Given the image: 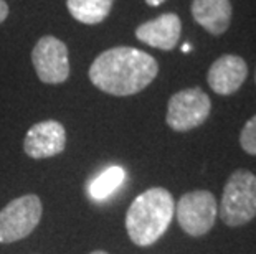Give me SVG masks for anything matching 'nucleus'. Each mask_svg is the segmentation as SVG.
<instances>
[{
    "label": "nucleus",
    "instance_id": "f257e3e1",
    "mask_svg": "<svg viewBox=\"0 0 256 254\" xmlns=\"http://www.w3.org/2000/svg\"><path fill=\"white\" fill-rule=\"evenodd\" d=\"M159 64L149 53L132 46H114L98 55L88 69L90 81L106 94L132 96L157 78Z\"/></svg>",
    "mask_w": 256,
    "mask_h": 254
},
{
    "label": "nucleus",
    "instance_id": "f03ea898",
    "mask_svg": "<svg viewBox=\"0 0 256 254\" xmlns=\"http://www.w3.org/2000/svg\"><path fill=\"white\" fill-rule=\"evenodd\" d=\"M174 197L162 187H154L130 203L126 215L129 240L138 246H150L159 241L174 218Z\"/></svg>",
    "mask_w": 256,
    "mask_h": 254
},
{
    "label": "nucleus",
    "instance_id": "7ed1b4c3",
    "mask_svg": "<svg viewBox=\"0 0 256 254\" xmlns=\"http://www.w3.org/2000/svg\"><path fill=\"white\" fill-rule=\"evenodd\" d=\"M256 216V175L238 169L225 183L220 202V218L230 228L246 225Z\"/></svg>",
    "mask_w": 256,
    "mask_h": 254
},
{
    "label": "nucleus",
    "instance_id": "20e7f679",
    "mask_svg": "<svg viewBox=\"0 0 256 254\" xmlns=\"http://www.w3.org/2000/svg\"><path fill=\"white\" fill-rule=\"evenodd\" d=\"M42 213V200L32 193L7 203L0 210V243L10 245L32 235L40 223Z\"/></svg>",
    "mask_w": 256,
    "mask_h": 254
},
{
    "label": "nucleus",
    "instance_id": "39448f33",
    "mask_svg": "<svg viewBox=\"0 0 256 254\" xmlns=\"http://www.w3.org/2000/svg\"><path fill=\"white\" fill-rule=\"evenodd\" d=\"M212 101L200 88H187L170 96L167 104V126L176 132H187L202 126L210 116Z\"/></svg>",
    "mask_w": 256,
    "mask_h": 254
},
{
    "label": "nucleus",
    "instance_id": "423d86ee",
    "mask_svg": "<svg viewBox=\"0 0 256 254\" xmlns=\"http://www.w3.org/2000/svg\"><path fill=\"white\" fill-rule=\"evenodd\" d=\"M177 221L190 236H204L214 228L218 205L208 190H194L182 195L176 207Z\"/></svg>",
    "mask_w": 256,
    "mask_h": 254
},
{
    "label": "nucleus",
    "instance_id": "0eeeda50",
    "mask_svg": "<svg viewBox=\"0 0 256 254\" xmlns=\"http://www.w3.org/2000/svg\"><path fill=\"white\" fill-rule=\"evenodd\" d=\"M32 63L38 79L45 84H62L70 78L68 46L56 36L45 35L35 43Z\"/></svg>",
    "mask_w": 256,
    "mask_h": 254
},
{
    "label": "nucleus",
    "instance_id": "6e6552de",
    "mask_svg": "<svg viewBox=\"0 0 256 254\" xmlns=\"http://www.w3.org/2000/svg\"><path fill=\"white\" fill-rule=\"evenodd\" d=\"M66 147V131L53 119L34 124L24 139V150L32 159H50Z\"/></svg>",
    "mask_w": 256,
    "mask_h": 254
},
{
    "label": "nucleus",
    "instance_id": "1a4fd4ad",
    "mask_svg": "<svg viewBox=\"0 0 256 254\" xmlns=\"http://www.w3.org/2000/svg\"><path fill=\"white\" fill-rule=\"evenodd\" d=\"M182 33V20L177 13H162L160 17L140 23L136 28V38L152 48L172 51Z\"/></svg>",
    "mask_w": 256,
    "mask_h": 254
},
{
    "label": "nucleus",
    "instance_id": "9d476101",
    "mask_svg": "<svg viewBox=\"0 0 256 254\" xmlns=\"http://www.w3.org/2000/svg\"><path fill=\"white\" fill-rule=\"evenodd\" d=\"M248 76L246 61L238 55H223L212 63L206 81L212 91L220 96H230L242 88Z\"/></svg>",
    "mask_w": 256,
    "mask_h": 254
},
{
    "label": "nucleus",
    "instance_id": "9b49d317",
    "mask_svg": "<svg viewBox=\"0 0 256 254\" xmlns=\"http://www.w3.org/2000/svg\"><path fill=\"white\" fill-rule=\"evenodd\" d=\"M190 12L202 28L210 35L218 36L230 26L233 8L230 0H194Z\"/></svg>",
    "mask_w": 256,
    "mask_h": 254
},
{
    "label": "nucleus",
    "instance_id": "f8f14e48",
    "mask_svg": "<svg viewBox=\"0 0 256 254\" xmlns=\"http://www.w3.org/2000/svg\"><path fill=\"white\" fill-rule=\"evenodd\" d=\"M114 0H66L70 15L83 25H98L111 13Z\"/></svg>",
    "mask_w": 256,
    "mask_h": 254
},
{
    "label": "nucleus",
    "instance_id": "ddd939ff",
    "mask_svg": "<svg viewBox=\"0 0 256 254\" xmlns=\"http://www.w3.org/2000/svg\"><path fill=\"white\" fill-rule=\"evenodd\" d=\"M124 170L121 167L114 165V167H110L108 170H104L102 174L94 178V180L91 182L90 185V195L91 198L94 200H104L118 190L119 187H121V183L124 182Z\"/></svg>",
    "mask_w": 256,
    "mask_h": 254
},
{
    "label": "nucleus",
    "instance_id": "4468645a",
    "mask_svg": "<svg viewBox=\"0 0 256 254\" xmlns=\"http://www.w3.org/2000/svg\"><path fill=\"white\" fill-rule=\"evenodd\" d=\"M240 145L246 154L256 155V114L248 119L240 132Z\"/></svg>",
    "mask_w": 256,
    "mask_h": 254
},
{
    "label": "nucleus",
    "instance_id": "2eb2a0df",
    "mask_svg": "<svg viewBox=\"0 0 256 254\" xmlns=\"http://www.w3.org/2000/svg\"><path fill=\"white\" fill-rule=\"evenodd\" d=\"M8 12H10L8 3L5 2V0H0V25H2L4 21L7 20V17H8Z\"/></svg>",
    "mask_w": 256,
    "mask_h": 254
},
{
    "label": "nucleus",
    "instance_id": "dca6fc26",
    "mask_svg": "<svg viewBox=\"0 0 256 254\" xmlns=\"http://www.w3.org/2000/svg\"><path fill=\"white\" fill-rule=\"evenodd\" d=\"M166 0H146L147 5H150V7H159V5L164 3Z\"/></svg>",
    "mask_w": 256,
    "mask_h": 254
},
{
    "label": "nucleus",
    "instance_id": "f3484780",
    "mask_svg": "<svg viewBox=\"0 0 256 254\" xmlns=\"http://www.w3.org/2000/svg\"><path fill=\"white\" fill-rule=\"evenodd\" d=\"M90 254H110V253H106V251H92V253H90Z\"/></svg>",
    "mask_w": 256,
    "mask_h": 254
},
{
    "label": "nucleus",
    "instance_id": "a211bd4d",
    "mask_svg": "<svg viewBox=\"0 0 256 254\" xmlns=\"http://www.w3.org/2000/svg\"><path fill=\"white\" fill-rule=\"evenodd\" d=\"M254 83H256V73H254Z\"/></svg>",
    "mask_w": 256,
    "mask_h": 254
}]
</instances>
